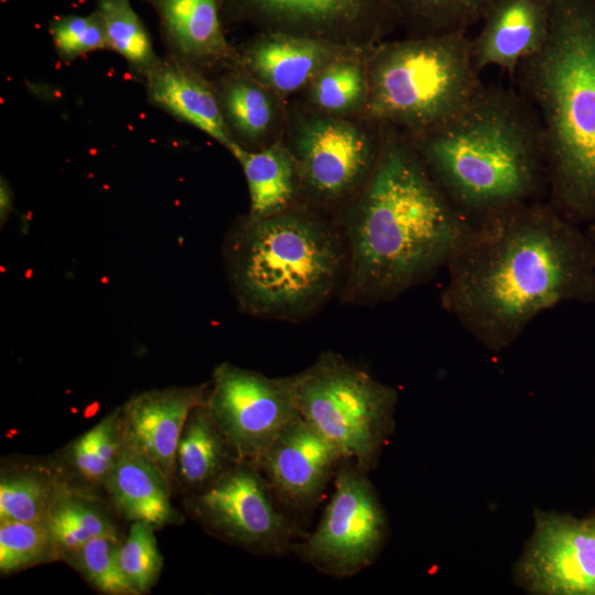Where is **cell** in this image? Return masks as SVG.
I'll return each instance as SVG.
<instances>
[{
    "mask_svg": "<svg viewBox=\"0 0 595 595\" xmlns=\"http://www.w3.org/2000/svg\"><path fill=\"white\" fill-rule=\"evenodd\" d=\"M445 270L442 307L491 351L542 312L595 302V249L545 201L470 226Z\"/></svg>",
    "mask_w": 595,
    "mask_h": 595,
    "instance_id": "1",
    "label": "cell"
},
{
    "mask_svg": "<svg viewBox=\"0 0 595 595\" xmlns=\"http://www.w3.org/2000/svg\"><path fill=\"white\" fill-rule=\"evenodd\" d=\"M338 219L347 255L338 300L360 306L432 280L470 228L409 141L394 133L382 141L369 178Z\"/></svg>",
    "mask_w": 595,
    "mask_h": 595,
    "instance_id": "2",
    "label": "cell"
},
{
    "mask_svg": "<svg viewBox=\"0 0 595 595\" xmlns=\"http://www.w3.org/2000/svg\"><path fill=\"white\" fill-rule=\"evenodd\" d=\"M407 140L469 226L548 197L541 122L519 90L484 84L455 115Z\"/></svg>",
    "mask_w": 595,
    "mask_h": 595,
    "instance_id": "3",
    "label": "cell"
},
{
    "mask_svg": "<svg viewBox=\"0 0 595 595\" xmlns=\"http://www.w3.org/2000/svg\"><path fill=\"white\" fill-rule=\"evenodd\" d=\"M516 75L543 131L547 201L575 225L595 223V0H551L547 41Z\"/></svg>",
    "mask_w": 595,
    "mask_h": 595,
    "instance_id": "4",
    "label": "cell"
},
{
    "mask_svg": "<svg viewBox=\"0 0 595 595\" xmlns=\"http://www.w3.org/2000/svg\"><path fill=\"white\" fill-rule=\"evenodd\" d=\"M225 258L241 310L290 323L313 317L338 298L347 263L338 217L305 203L242 218L227 236Z\"/></svg>",
    "mask_w": 595,
    "mask_h": 595,
    "instance_id": "5",
    "label": "cell"
},
{
    "mask_svg": "<svg viewBox=\"0 0 595 595\" xmlns=\"http://www.w3.org/2000/svg\"><path fill=\"white\" fill-rule=\"evenodd\" d=\"M483 85L467 31L423 34L380 46L366 106L375 119L412 136L455 115Z\"/></svg>",
    "mask_w": 595,
    "mask_h": 595,
    "instance_id": "6",
    "label": "cell"
},
{
    "mask_svg": "<svg viewBox=\"0 0 595 595\" xmlns=\"http://www.w3.org/2000/svg\"><path fill=\"white\" fill-rule=\"evenodd\" d=\"M301 418L333 443L345 459L370 472L393 432L398 392L339 353H322L292 375Z\"/></svg>",
    "mask_w": 595,
    "mask_h": 595,
    "instance_id": "7",
    "label": "cell"
},
{
    "mask_svg": "<svg viewBox=\"0 0 595 595\" xmlns=\"http://www.w3.org/2000/svg\"><path fill=\"white\" fill-rule=\"evenodd\" d=\"M388 521L367 472L344 459L334 475V493L315 530L291 548L323 574L354 576L379 556Z\"/></svg>",
    "mask_w": 595,
    "mask_h": 595,
    "instance_id": "8",
    "label": "cell"
},
{
    "mask_svg": "<svg viewBox=\"0 0 595 595\" xmlns=\"http://www.w3.org/2000/svg\"><path fill=\"white\" fill-rule=\"evenodd\" d=\"M278 504L259 467L239 461L185 499L209 534L258 555H281L302 536Z\"/></svg>",
    "mask_w": 595,
    "mask_h": 595,
    "instance_id": "9",
    "label": "cell"
},
{
    "mask_svg": "<svg viewBox=\"0 0 595 595\" xmlns=\"http://www.w3.org/2000/svg\"><path fill=\"white\" fill-rule=\"evenodd\" d=\"M205 402L239 462L256 464L301 418L292 376L268 377L229 361L214 368Z\"/></svg>",
    "mask_w": 595,
    "mask_h": 595,
    "instance_id": "10",
    "label": "cell"
},
{
    "mask_svg": "<svg viewBox=\"0 0 595 595\" xmlns=\"http://www.w3.org/2000/svg\"><path fill=\"white\" fill-rule=\"evenodd\" d=\"M381 145L375 149L365 132L347 121L317 118L307 122L292 154L309 205L325 213L335 205L347 206L369 178Z\"/></svg>",
    "mask_w": 595,
    "mask_h": 595,
    "instance_id": "11",
    "label": "cell"
},
{
    "mask_svg": "<svg viewBox=\"0 0 595 595\" xmlns=\"http://www.w3.org/2000/svg\"><path fill=\"white\" fill-rule=\"evenodd\" d=\"M223 21L326 39L376 34L399 20L394 0H220Z\"/></svg>",
    "mask_w": 595,
    "mask_h": 595,
    "instance_id": "12",
    "label": "cell"
},
{
    "mask_svg": "<svg viewBox=\"0 0 595 595\" xmlns=\"http://www.w3.org/2000/svg\"><path fill=\"white\" fill-rule=\"evenodd\" d=\"M518 575L537 594L595 595V529L587 519L537 511Z\"/></svg>",
    "mask_w": 595,
    "mask_h": 595,
    "instance_id": "13",
    "label": "cell"
},
{
    "mask_svg": "<svg viewBox=\"0 0 595 595\" xmlns=\"http://www.w3.org/2000/svg\"><path fill=\"white\" fill-rule=\"evenodd\" d=\"M342 452L302 418L286 426L256 463L278 502L307 509L344 461Z\"/></svg>",
    "mask_w": 595,
    "mask_h": 595,
    "instance_id": "14",
    "label": "cell"
},
{
    "mask_svg": "<svg viewBox=\"0 0 595 595\" xmlns=\"http://www.w3.org/2000/svg\"><path fill=\"white\" fill-rule=\"evenodd\" d=\"M551 17V0H493L470 37L476 69L498 67L516 74L519 65L545 43Z\"/></svg>",
    "mask_w": 595,
    "mask_h": 595,
    "instance_id": "15",
    "label": "cell"
},
{
    "mask_svg": "<svg viewBox=\"0 0 595 595\" xmlns=\"http://www.w3.org/2000/svg\"><path fill=\"white\" fill-rule=\"evenodd\" d=\"M209 382L142 391L121 408L125 435L139 446L173 485L176 447L191 411L206 398Z\"/></svg>",
    "mask_w": 595,
    "mask_h": 595,
    "instance_id": "16",
    "label": "cell"
},
{
    "mask_svg": "<svg viewBox=\"0 0 595 595\" xmlns=\"http://www.w3.org/2000/svg\"><path fill=\"white\" fill-rule=\"evenodd\" d=\"M332 40L284 32H266L235 58L239 68L266 87L290 93L331 63L346 57Z\"/></svg>",
    "mask_w": 595,
    "mask_h": 595,
    "instance_id": "17",
    "label": "cell"
},
{
    "mask_svg": "<svg viewBox=\"0 0 595 595\" xmlns=\"http://www.w3.org/2000/svg\"><path fill=\"white\" fill-rule=\"evenodd\" d=\"M156 13L166 56L195 69L235 61L220 0H141Z\"/></svg>",
    "mask_w": 595,
    "mask_h": 595,
    "instance_id": "18",
    "label": "cell"
},
{
    "mask_svg": "<svg viewBox=\"0 0 595 595\" xmlns=\"http://www.w3.org/2000/svg\"><path fill=\"white\" fill-rule=\"evenodd\" d=\"M149 104L186 122L229 152L238 145L224 119L216 90L195 69L169 56L143 78Z\"/></svg>",
    "mask_w": 595,
    "mask_h": 595,
    "instance_id": "19",
    "label": "cell"
},
{
    "mask_svg": "<svg viewBox=\"0 0 595 595\" xmlns=\"http://www.w3.org/2000/svg\"><path fill=\"white\" fill-rule=\"evenodd\" d=\"M173 485L162 469L123 433L105 490L117 513L155 529L183 522L171 500Z\"/></svg>",
    "mask_w": 595,
    "mask_h": 595,
    "instance_id": "20",
    "label": "cell"
},
{
    "mask_svg": "<svg viewBox=\"0 0 595 595\" xmlns=\"http://www.w3.org/2000/svg\"><path fill=\"white\" fill-rule=\"evenodd\" d=\"M237 461L205 400L188 414L175 455L173 487L186 496L214 483Z\"/></svg>",
    "mask_w": 595,
    "mask_h": 595,
    "instance_id": "21",
    "label": "cell"
},
{
    "mask_svg": "<svg viewBox=\"0 0 595 595\" xmlns=\"http://www.w3.org/2000/svg\"><path fill=\"white\" fill-rule=\"evenodd\" d=\"M240 163L250 196L248 217L260 219L289 210L303 202L302 181L293 154L280 143L261 151L236 145L231 152Z\"/></svg>",
    "mask_w": 595,
    "mask_h": 595,
    "instance_id": "22",
    "label": "cell"
},
{
    "mask_svg": "<svg viewBox=\"0 0 595 595\" xmlns=\"http://www.w3.org/2000/svg\"><path fill=\"white\" fill-rule=\"evenodd\" d=\"M69 484L54 459L6 462L0 472V521H45L55 499Z\"/></svg>",
    "mask_w": 595,
    "mask_h": 595,
    "instance_id": "23",
    "label": "cell"
},
{
    "mask_svg": "<svg viewBox=\"0 0 595 595\" xmlns=\"http://www.w3.org/2000/svg\"><path fill=\"white\" fill-rule=\"evenodd\" d=\"M123 440L121 408L69 442L54 459L71 485L94 493L105 489Z\"/></svg>",
    "mask_w": 595,
    "mask_h": 595,
    "instance_id": "24",
    "label": "cell"
},
{
    "mask_svg": "<svg viewBox=\"0 0 595 595\" xmlns=\"http://www.w3.org/2000/svg\"><path fill=\"white\" fill-rule=\"evenodd\" d=\"M62 553L97 537L120 538L110 510L89 490L68 485L55 499L46 517Z\"/></svg>",
    "mask_w": 595,
    "mask_h": 595,
    "instance_id": "25",
    "label": "cell"
},
{
    "mask_svg": "<svg viewBox=\"0 0 595 595\" xmlns=\"http://www.w3.org/2000/svg\"><path fill=\"white\" fill-rule=\"evenodd\" d=\"M224 119L234 131L248 141L261 138L273 118V107L263 85L240 68L225 76L216 90Z\"/></svg>",
    "mask_w": 595,
    "mask_h": 595,
    "instance_id": "26",
    "label": "cell"
},
{
    "mask_svg": "<svg viewBox=\"0 0 595 595\" xmlns=\"http://www.w3.org/2000/svg\"><path fill=\"white\" fill-rule=\"evenodd\" d=\"M96 10L104 21L109 50L120 55L130 71L143 79L161 56L155 53L150 33L131 0H97Z\"/></svg>",
    "mask_w": 595,
    "mask_h": 595,
    "instance_id": "27",
    "label": "cell"
},
{
    "mask_svg": "<svg viewBox=\"0 0 595 595\" xmlns=\"http://www.w3.org/2000/svg\"><path fill=\"white\" fill-rule=\"evenodd\" d=\"M61 560L46 521H0V572L17 573Z\"/></svg>",
    "mask_w": 595,
    "mask_h": 595,
    "instance_id": "28",
    "label": "cell"
},
{
    "mask_svg": "<svg viewBox=\"0 0 595 595\" xmlns=\"http://www.w3.org/2000/svg\"><path fill=\"white\" fill-rule=\"evenodd\" d=\"M310 95L324 111L347 113L367 102L368 76L357 62L342 57L312 79Z\"/></svg>",
    "mask_w": 595,
    "mask_h": 595,
    "instance_id": "29",
    "label": "cell"
},
{
    "mask_svg": "<svg viewBox=\"0 0 595 595\" xmlns=\"http://www.w3.org/2000/svg\"><path fill=\"white\" fill-rule=\"evenodd\" d=\"M121 538L97 537L62 553L61 560L73 566L93 587L108 595H136L118 561Z\"/></svg>",
    "mask_w": 595,
    "mask_h": 595,
    "instance_id": "30",
    "label": "cell"
},
{
    "mask_svg": "<svg viewBox=\"0 0 595 595\" xmlns=\"http://www.w3.org/2000/svg\"><path fill=\"white\" fill-rule=\"evenodd\" d=\"M399 18L423 34L467 31L493 0H394Z\"/></svg>",
    "mask_w": 595,
    "mask_h": 595,
    "instance_id": "31",
    "label": "cell"
},
{
    "mask_svg": "<svg viewBox=\"0 0 595 595\" xmlns=\"http://www.w3.org/2000/svg\"><path fill=\"white\" fill-rule=\"evenodd\" d=\"M154 530L148 522L133 521L118 549L120 569L136 595L149 593L163 567Z\"/></svg>",
    "mask_w": 595,
    "mask_h": 595,
    "instance_id": "32",
    "label": "cell"
},
{
    "mask_svg": "<svg viewBox=\"0 0 595 595\" xmlns=\"http://www.w3.org/2000/svg\"><path fill=\"white\" fill-rule=\"evenodd\" d=\"M47 30L56 55L64 63L95 51L109 50L106 28L96 9L86 15L55 17L48 22Z\"/></svg>",
    "mask_w": 595,
    "mask_h": 595,
    "instance_id": "33",
    "label": "cell"
},
{
    "mask_svg": "<svg viewBox=\"0 0 595 595\" xmlns=\"http://www.w3.org/2000/svg\"><path fill=\"white\" fill-rule=\"evenodd\" d=\"M13 207V193L6 178L1 176L0 182V217L1 223L7 220Z\"/></svg>",
    "mask_w": 595,
    "mask_h": 595,
    "instance_id": "34",
    "label": "cell"
},
{
    "mask_svg": "<svg viewBox=\"0 0 595 595\" xmlns=\"http://www.w3.org/2000/svg\"><path fill=\"white\" fill-rule=\"evenodd\" d=\"M585 232L591 239L593 247L595 249V223L588 224V227L586 228Z\"/></svg>",
    "mask_w": 595,
    "mask_h": 595,
    "instance_id": "35",
    "label": "cell"
},
{
    "mask_svg": "<svg viewBox=\"0 0 595 595\" xmlns=\"http://www.w3.org/2000/svg\"><path fill=\"white\" fill-rule=\"evenodd\" d=\"M592 527L595 529V515L587 519Z\"/></svg>",
    "mask_w": 595,
    "mask_h": 595,
    "instance_id": "36",
    "label": "cell"
}]
</instances>
